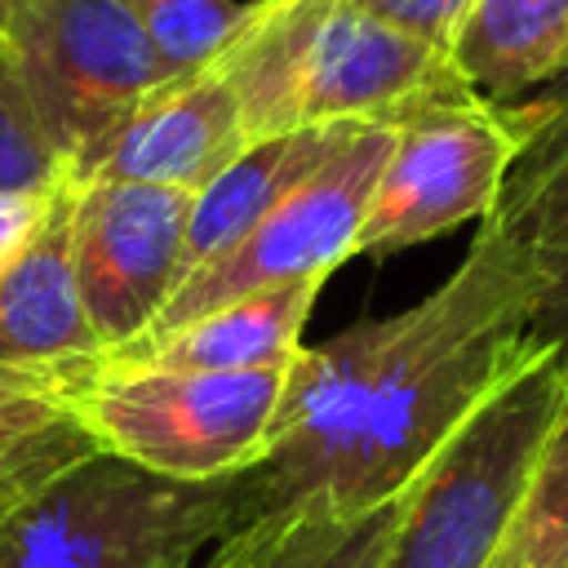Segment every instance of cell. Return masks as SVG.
<instances>
[{
  "mask_svg": "<svg viewBox=\"0 0 568 568\" xmlns=\"http://www.w3.org/2000/svg\"><path fill=\"white\" fill-rule=\"evenodd\" d=\"M93 435L67 408L62 395L18 399L0 408V506L31 493L62 466L93 453Z\"/></svg>",
  "mask_w": 568,
  "mask_h": 568,
  "instance_id": "17",
  "label": "cell"
},
{
  "mask_svg": "<svg viewBox=\"0 0 568 568\" xmlns=\"http://www.w3.org/2000/svg\"><path fill=\"white\" fill-rule=\"evenodd\" d=\"M62 178L67 164L49 142L18 62L0 36V195H44Z\"/></svg>",
  "mask_w": 568,
  "mask_h": 568,
  "instance_id": "20",
  "label": "cell"
},
{
  "mask_svg": "<svg viewBox=\"0 0 568 568\" xmlns=\"http://www.w3.org/2000/svg\"><path fill=\"white\" fill-rule=\"evenodd\" d=\"M191 200L146 182H75L71 257L102 355L146 337L173 302Z\"/></svg>",
  "mask_w": 568,
  "mask_h": 568,
  "instance_id": "9",
  "label": "cell"
},
{
  "mask_svg": "<svg viewBox=\"0 0 568 568\" xmlns=\"http://www.w3.org/2000/svg\"><path fill=\"white\" fill-rule=\"evenodd\" d=\"M448 62L462 84L501 102L568 75V0H470Z\"/></svg>",
  "mask_w": 568,
  "mask_h": 568,
  "instance_id": "16",
  "label": "cell"
},
{
  "mask_svg": "<svg viewBox=\"0 0 568 568\" xmlns=\"http://www.w3.org/2000/svg\"><path fill=\"white\" fill-rule=\"evenodd\" d=\"M288 368L186 373L98 359L67 408L98 448L186 484L248 475L271 439Z\"/></svg>",
  "mask_w": 568,
  "mask_h": 568,
  "instance_id": "5",
  "label": "cell"
},
{
  "mask_svg": "<svg viewBox=\"0 0 568 568\" xmlns=\"http://www.w3.org/2000/svg\"><path fill=\"white\" fill-rule=\"evenodd\" d=\"M515 129V160L479 226L493 231L537 284L532 346L568 355V75L532 106H519Z\"/></svg>",
  "mask_w": 568,
  "mask_h": 568,
  "instance_id": "10",
  "label": "cell"
},
{
  "mask_svg": "<svg viewBox=\"0 0 568 568\" xmlns=\"http://www.w3.org/2000/svg\"><path fill=\"white\" fill-rule=\"evenodd\" d=\"M564 559H568V408L555 422L532 466L524 506L493 568H559Z\"/></svg>",
  "mask_w": 568,
  "mask_h": 568,
  "instance_id": "19",
  "label": "cell"
},
{
  "mask_svg": "<svg viewBox=\"0 0 568 568\" xmlns=\"http://www.w3.org/2000/svg\"><path fill=\"white\" fill-rule=\"evenodd\" d=\"M22 4H27V0H0V36L9 31V22L18 18V9H22Z\"/></svg>",
  "mask_w": 568,
  "mask_h": 568,
  "instance_id": "24",
  "label": "cell"
},
{
  "mask_svg": "<svg viewBox=\"0 0 568 568\" xmlns=\"http://www.w3.org/2000/svg\"><path fill=\"white\" fill-rule=\"evenodd\" d=\"M248 515V475L186 484L93 448L0 506V568H200Z\"/></svg>",
  "mask_w": 568,
  "mask_h": 568,
  "instance_id": "3",
  "label": "cell"
},
{
  "mask_svg": "<svg viewBox=\"0 0 568 568\" xmlns=\"http://www.w3.org/2000/svg\"><path fill=\"white\" fill-rule=\"evenodd\" d=\"M75 182L62 178L36 235L0 266V368L84 373L102 359L71 257Z\"/></svg>",
  "mask_w": 568,
  "mask_h": 568,
  "instance_id": "12",
  "label": "cell"
},
{
  "mask_svg": "<svg viewBox=\"0 0 568 568\" xmlns=\"http://www.w3.org/2000/svg\"><path fill=\"white\" fill-rule=\"evenodd\" d=\"M49 195L53 191H44V195H0V266L36 235Z\"/></svg>",
  "mask_w": 568,
  "mask_h": 568,
  "instance_id": "22",
  "label": "cell"
},
{
  "mask_svg": "<svg viewBox=\"0 0 568 568\" xmlns=\"http://www.w3.org/2000/svg\"><path fill=\"white\" fill-rule=\"evenodd\" d=\"M4 44L67 173L173 84L129 0H27Z\"/></svg>",
  "mask_w": 568,
  "mask_h": 568,
  "instance_id": "6",
  "label": "cell"
},
{
  "mask_svg": "<svg viewBox=\"0 0 568 568\" xmlns=\"http://www.w3.org/2000/svg\"><path fill=\"white\" fill-rule=\"evenodd\" d=\"M359 124H311L248 142L209 186L191 200L182 280L231 253L266 213H275Z\"/></svg>",
  "mask_w": 568,
  "mask_h": 568,
  "instance_id": "14",
  "label": "cell"
},
{
  "mask_svg": "<svg viewBox=\"0 0 568 568\" xmlns=\"http://www.w3.org/2000/svg\"><path fill=\"white\" fill-rule=\"evenodd\" d=\"M568 408V355L524 359L413 475L377 568H493Z\"/></svg>",
  "mask_w": 568,
  "mask_h": 568,
  "instance_id": "4",
  "label": "cell"
},
{
  "mask_svg": "<svg viewBox=\"0 0 568 568\" xmlns=\"http://www.w3.org/2000/svg\"><path fill=\"white\" fill-rule=\"evenodd\" d=\"M89 373V368H84ZM84 373H18V368H0V408L18 404V399H40V395H62L84 377Z\"/></svg>",
  "mask_w": 568,
  "mask_h": 568,
  "instance_id": "23",
  "label": "cell"
},
{
  "mask_svg": "<svg viewBox=\"0 0 568 568\" xmlns=\"http://www.w3.org/2000/svg\"><path fill=\"white\" fill-rule=\"evenodd\" d=\"M399 515V497L342 510L320 497L257 510L231 528L200 568H377Z\"/></svg>",
  "mask_w": 568,
  "mask_h": 568,
  "instance_id": "15",
  "label": "cell"
},
{
  "mask_svg": "<svg viewBox=\"0 0 568 568\" xmlns=\"http://www.w3.org/2000/svg\"><path fill=\"white\" fill-rule=\"evenodd\" d=\"M537 284L519 257L475 231L466 257L413 306L306 346L262 462L248 470L253 515L328 501L368 510L395 501L439 444L541 346Z\"/></svg>",
  "mask_w": 568,
  "mask_h": 568,
  "instance_id": "1",
  "label": "cell"
},
{
  "mask_svg": "<svg viewBox=\"0 0 568 568\" xmlns=\"http://www.w3.org/2000/svg\"><path fill=\"white\" fill-rule=\"evenodd\" d=\"M324 280H297L280 288H262L235 297L182 328L142 337L124 351L102 359L115 364H146V368H186V373H262V368H293L306 351L302 328L320 297Z\"/></svg>",
  "mask_w": 568,
  "mask_h": 568,
  "instance_id": "13",
  "label": "cell"
},
{
  "mask_svg": "<svg viewBox=\"0 0 568 568\" xmlns=\"http://www.w3.org/2000/svg\"><path fill=\"white\" fill-rule=\"evenodd\" d=\"M164 75L186 80L209 71L240 36L248 4L240 0H129Z\"/></svg>",
  "mask_w": 568,
  "mask_h": 568,
  "instance_id": "18",
  "label": "cell"
},
{
  "mask_svg": "<svg viewBox=\"0 0 568 568\" xmlns=\"http://www.w3.org/2000/svg\"><path fill=\"white\" fill-rule=\"evenodd\" d=\"M240 98L213 62L200 75L155 89L106 142H98L67 178L71 182H146L173 191L209 186L248 146Z\"/></svg>",
  "mask_w": 568,
  "mask_h": 568,
  "instance_id": "11",
  "label": "cell"
},
{
  "mask_svg": "<svg viewBox=\"0 0 568 568\" xmlns=\"http://www.w3.org/2000/svg\"><path fill=\"white\" fill-rule=\"evenodd\" d=\"M386 155H390V124H359L231 253H222L217 262L186 275L146 337L182 328L235 297L262 293V288H280V284H297V280H328L333 266L355 257V240L368 217Z\"/></svg>",
  "mask_w": 568,
  "mask_h": 568,
  "instance_id": "8",
  "label": "cell"
},
{
  "mask_svg": "<svg viewBox=\"0 0 568 568\" xmlns=\"http://www.w3.org/2000/svg\"><path fill=\"white\" fill-rule=\"evenodd\" d=\"M13 501H18V497H13Z\"/></svg>",
  "mask_w": 568,
  "mask_h": 568,
  "instance_id": "26",
  "label": "cell"
},
{
  "mask_svg": "<svg viewBox=\"0 0 568 568\" xmlns=\"http://www.w3.org/2000/svg\"><path fill=\"white\" fill-rule=\"evenodd\" d=\"M515 111L470 89L426 98L390 120L382 164L355 257H382L426 244L462 222H484L515 160Z\"/></svg>",
  "mask_w": 568,
  "mask_h": 568,
  "instance_id": "7",
  "label": "cell"
},
{
  "mask_svg": "<svg viewBox=\"0 0 568 568\" xmlns=\"http://www.w3.org/2000/svg\"><path fill=\"white\" fill-rule=\"evenodd\" d=\"M346 4H355L359 13L386 22V27L413 36L422 44L444 49V53H448V44H453L466 9H470V0H346Z\"/></svg>",
  "mask_w": 568,
  "mask_h": 568,
  "instance_id": "21",
  "label": "cell"
},
{
  "mask_svg": "<svg viewBox=\"0 0 568 568\" xmlns=\"http://www.w3.org/2000/svg\"><path fill=\"white\" fill-rule=\"evenodd\" d=\"M559 568H568V559H564V564H559Z\"/></svg>",
  "mask_w": 568,
  "mask_h": 568,
  "instance_id": "25",
  "label": "cell"
},
{
  "mask_svg": "<svg viewBox=\"0 0 568 568\" xmlns=\"http://www.w3.org/2000/svg\"><path fill=\"white\" fill-rule=\"evenodd\" d=\"M217 62L253 142L311 124H390L426 98L466 89L444 49L346 0H253Z\"/></svg>",
  "mask_w": 568,
  "mask_h": 568,
  "instance_id": "2",
  "label": "cell"
}]
</instances>
